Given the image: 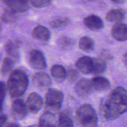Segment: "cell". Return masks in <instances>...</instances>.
Masks as SVG:
<instances>
[{"mask_svg":"<svg viewBox=\"0 0 127 127\" xmlns=\"http://www.w3.org/2000/svg\"><path fill=\"white\" fill-rule=\"evenodd\" d=\"M78 45L79 48L83 52H90L94 49V42L90 37L84 36L79 39Z\"/></svg>","mask_w":127,"mask_h":127,"instance_id":"obj_21","label":"cell"},{"mask_svg":"<svg viewBox=\"0 0 127 127\" xmlns=\"http://www.w3.org/2000/svg\"><path fill=\"white\" fill-rule=\"evenodd\" d=\"M100 110L107 120H112L127 111V91L117 87L111 91L101 104Z\"/></svg>","mask_w":127,"mask_h":127,"instance_id":"obj_1","label":"cell"},{"mask_svg":"<svg viewBox=\"0 0 127 127\" xmlns=\"http://www.w3.org/2000/svg\"><path fill=\"white\" fill-rule=\"evenodd\" d=\"M29 85L28 76L21 69L12 71L9 76L7 88L12 98H18L23 95Z\"/></svg>","mask_w":127,"mask_h":127,"instance_id":"obj_2","label":"cell"},{"mask_svg":"<svg viewBox=\"0 0 127 127\" xmlns=\"http://www.w3.org/2000/svg\"><path fill=\"white\" fill-rule=\"evenodd\" d=\"M32 35L37 40L48 42L50 38V32L44 26H37L32 30Z\"/></svg>","mask_w":127,"mask_h":127,"instance_id":"obj_13","label":"cell"},{"mask_svg":"<svg viewBox=\"0 0 127 127\" xmlns=\"http://www.w3.org/2000/svg\"><path fill=\"white\" fill-rule=\"evenodd\" d=\"M15 62L10 57H6L3 60L2 66H1V73L3 75H7L12 71Z\"/></svg>","mask_w":127,"mask_h":127,"instance_id":"obj_23","label":"cell"},{"mask_svg":"<svg viewBox=\"0 0 127 127\" xmlns=\"http://www.w3.org/2000/svg\"><path fill=\"white\" fill-rule=\"evenodd\" d=\"M111 35L116 40H127V25L123 23L115 24L112 28Z\"/></svg>","mask_w":127,"mask_h":127,"instance_id":"obj_10","label":"cell"},{"mask_svg":"<svg viewBox=\"0 0 127 127\" xmlns=\"http://www.w3.org/2000/svg\"><path fill=\"white\" fill-rule=\"evenodd\" d=\"M17 19L16 14L12 11L7 10L1 16V21L4 23H11Z\"/></svg>","mask_w":127,"mask_h":127,"instance_id":"obj_25","label":"cell"},{"mask_svg":"<svg viewBox=\"0 0 127 127\" xmlns=\"http://www.w3.org/2000/svg\"><path fill=\"white\" fill-rule=\"evenodd\" d=\"M76 67L83 74H88L93 71V59L87 56H84L76 61Z\"/></svg>","mask_w":127,"mask_h":127,"instance_id":"obj_12","label":"cell"},{"mask_svg":"<svg viewBox=\"0 0 127 127\" xmlns=\"http://www.w3.org/2000/svg\"><path fill=\"white\" fill-rule=\"evenodd\" d=\"M5 127H19V125L14 124V123H9L7 125H6V126Z\"/></svg>","mask_w":127,"mask_h":127,"instance_id":"obj_31","label":"cell"},{"mask_svg":"<svg viewBox=\"0 0 127 127\" xmlns=\"http://www.w3.org/2000/svg\"><path fill=\"white\" fill-rule=\"evenodd\" d=\"M39 127H57V122L54 114L45 112L39 119Z\"/></svg>","mask_w":127,"mask_h":127,"instance_id":"obj_15","label":"cell"},{"mask_svg":"<svg viewBox=\"0 0 127 127\" xmlns=\"http://www.w3.org/2000/svg\"><path fill=\"white\" fill-rule=\"evenodd\" d=\"M87 1H89V2H93V1H95V0H87Z\"/></svg>","mask_w":127,"mask_h":127,"instance_id":"obj_36","label":"cell"},{"mask_svg":"<svg viewBox=\"0 0 127 127\" xmlns=\"http://www.w3.org/2000/svg\"><path fill=\"white\" fill-rule=\"evenodd\" d=\"M78 76H79V73H78L76 69H74V68H69L66 71V78L71 83L74 82V81L76 80Z\"/></svg>","mask_w":127,"mask_h":127,"instance_id":"obj_28","label":"cell"},{"mask_svg":"<svg viewBox=\"0 0 127 127\" xmlns=\"http://www.w3.org/2000/svg\"><path fill=\"white\" fill-rule=\"evenodd\" d=\"M9 10L14 13H22L30 8L29 0H2Z\"/></svg>","mask_w":127,"mask_h":127,"instance_id":"obj_6","label":"cell"},{"mask_svg":"<svg viewBox=\"0 0 127 127\" xmlns=\"http://www.w3.org/2000/svg\"><path fill=\"white\" fill-rule=\"evenodd\" d=\"M69 24V19L67 17H57L50 22V26L54 29H61L66 27Z\"/></svg>","mask_w":127,"mask_h":127,"instance_id":"obj_24","label":"cell"},{"mask_svg":"<svg viewBox=\"0 0 127 127\" xmlns=\"http://www.w3.org/2000/svg\"><path fill=\"white\" fill-rule=\"evenodd\" d=\"M32 81L35 85L38 87H47L50 85L51 79L45 72H38L32 77Z\"/></svg>","mask_w":127,"mask_h":127,"instance_id":"obj_18","label":"cell"},{"mask_svg":"<svg viewBox=\"0 0 127 127\" xmlns=\"http://www.w3.org/2000/svg\"><path fill=\"white\" fill-rule=\"evenodd\" d=\"M12 116L16 120H21L26 117L27 114V107L22 99H16L12 102L11 107Z\"/></svg>","mask_w":127,"mask_h":127,"instance_id":"obj_7","label":"cell"},{"mask_svg":"<svg viewBox=\"0 0 127 127\" xmlns=\"http://www.w3.org/2000/svg\"><path fill=\"white\" fill-rule=\"evenodd\" d=\"M124 62H125V65L127 67V53H125V55H124Z\"/></svg>","mask_w":127,"mask_h":127,"instance_id":"obj_34","label":"cell"},{"mask_svg":"<svg viewBox=\"0 0 127 127\" xmlns=\"http://www.w3.org/2000/svg\"><path fill=\"white\" fill-rule=\"evenodd\" d=\"M125 11L122 9H113L107 12L106 19L110 22L121 23L125 19Z\"/></svg>","mask_w":127,"mask_h":127,"instance_id":"obj_17","label":"cell"},{"mask_svg":"<svg viewBox=\"0 0 127 127\" xmlns=\"http://www.w3.org/2000/svg\"><path fill=\"white\" fill-rule=\"evenodd\" d=\"M57 127H73V122L68 114L62 112L59 115Z\"/></svg>","mask_w":127,"mask_h":127,"instance_id":"obj_22","label":"cell"},{"mask_svg":"<svg viewBox=\"0 0 127 127\" xmlns=\"http://www.w3.org/2000/svg\"><path fill=\"white\" fill-rule=\"evenodd\" d=\"M111 1H112L113 2L116 4H122L124 3L125 2V0H110Z\"/></svg>","mask_w":127,"mask_h":127,"instance_id":"obj_32","label":"cell"},{"mask_svg":"<svg viewBox=\"0 0 127 127\" xmlns=\"http://www.w3.org/2000/svg\"><path fill=\"white\" fill-rule=\"evenodd\" d=\"M93 91L91 81L87 79H81L74 86V92L78 96L86 97L91 93Z\"/></svg>","mask_w":127,"mask_h":127,"instance_id":"obj_9","label":"cell"},{"mask_svg":"<svg viewBox=\"0 0 127 127\" xmlns=\"http://www.w3.org/2000/svg\"><path fill=\"white\" fill-rule=\"evenodd\" d=\"M1 24H0V31H1Z\"/></svg>","mask_w":127,"mask_h":127,"instance_id":"obj_37","label":"cell"},{"mask_svg":"<svg viewBox=\"0 0 127 127\" xmlns=\"http://www.w3.org/2000/svg\"><path fill=\"white\" fill-rule=\"evenodd\" d=\"M6 86L3 81H0V99L4 100L6 95Z\"/></svg>","mask_w":127,"mask_h":127,"instance_id":"obj_29","label":"cell"},{"mask_svg":"<svg viewBox=\"0 0 127 127\" xmlns=\"http://www.w3.org/2000/svg\"><path fill=\"white\" fill-rule=\"evenodd\" d=\"M76 119L79 127H97V115L94 108L89 104H83L75 110Z\"/></svg>","mask_w":127,"mask_h":127,"instance_id":"obj_3","label":"cell"},{"mask_svg":"<svg viewBox=\"0 0 127 127\" xmlns=\"http://www.w3.org/2000/svg\"><path fill=\"white\" fill-rule=\"evenodd\" d=\"M7 117L4 115H0V127H2L6 122Z\"/></svg>","mask_w":127,"mask_h":127,"instance_id":"obj_30","label":"cell"},{"mask_svg":"<svg viewBox=\"0 0 127 127\" xmlns=\"http://www.w3.org/2000/svg\"><path fill=\"white\" fill-rule=\"evenodd\" d=\"M50 73L52 77L59 81H63L66 76V71L64 67L60 64L53 65L51 68Z\"/></svg>","mask_w":127,"mask_h":127,"instance_id":"obj_20","label":"cell"},{"mask_svg":"<svg viewBox=\"0 0 127 127\" xmlns=\"http://www.w3.org/2000/svg\"><path fill=\"white\" fill-rule=\"evenodd\" d=\"M52 0H29V3L35 8H42L50 4Z\"/></svg>","mask_w":127,"mask_h":127,"instance_id":"obj_27","label":"cell"},{"mask_svg":"<svg viewBox=\"0 0 127 127\" xmlns=\"http://www.w3.org/2000/svg\"><path fill=\"white\" fill-rule=\"evenodd\" d=\"M84 25L87 28L91 31H99L104 27V22L102 20L94 14H91L84 19Z\"/></svg>","mask_w":127,"mask_h":127,"instance_id":"obj_11","label":"cell"},{"mask_svg":"<svg viewBox=\"0 0 127 127\" xmlns=\"http://www.w3.org/2000/svg\"><path fill=\"white\" fill-rule=\"evenodd\" d=\"M29 65L35 69H43L47 67V62L44 55L41 51L33 49L28 54Z\"/></svg>","mask_w":127,"mask_h":127,"instance_id":"obj_5","label":"cell"},{"mask_svg":"<svg viewBox=\"0 0 127 127\" xmlns=\"http://www.w3.org/2000/svg\"><path fill=\"white\" fill-rule=\"evenodd\" d=\"M64 95L62 92L55 89H50L45 95V108L47 112L56 114L60 110Z\"/></svg>","mask_w":127,"mask_h":127,"instance_id":"obj_4","label":"cell"},{"mask_svg":"<svg viewBox=\"0 0 127 127\" xmlns=\"http://www.w3.org/2000/svg\"><path fill=\"white\" fill-rule=\"evenodd\" d=\"M20 45L19 41L8 40L5 45V51L9 55V57L12 58L14 62H17L19 59V53L17 49Z\"/></svg>","mask_w":127,"mask_h":127,"instance_id":"obj_16","label":"cell"},{"mask_svg":"<svg viewBox=\"0 0 127 127\" xmlns=\"http://www.w3.org/2000/svg\"><path fill=\"white\" fill-rule=\"evenodd\" d=\"M27 110L33 114H37L41 110L43 106V100L42 97L35 93L29 94L26 101Z\"/></svg>","mask_w":127,"mask_h":127,"instance_id":"obj_8","label":"cell"},{"mask_svg":"<svg viewBox=\"0 0 127 127\" xmlns=\"http://www.w3.org/2000/svg\"><path fill=\"white\" fill-rule=\"evenodd\" d=\"M106 63L104 59L100 58H95L93 59V71L92 73L99 76L104 73L106 69Z\"/></svg>","mask_w":127,"mask_h":127,"instance_id":"obj_19","label":"cell"},{"mask_svg":"<svg viewBox=\"0 0 127 127\" xmlns=\"http://www.w3.org/2000/svg\"><path fill=\"white\" fill-rule=\"evenodd\" d=\"M93 89L99 91L108 90L110 88V83L107 78L102 76H96L91 81Z\"/></svg>","mask_w":127,"mask_h":127,"instance_id":"obj_14","label":"cell"},{"mask_svg":"<svg viewBox=\"0 0 127 127\" xmlns=\"http://www.w3.org/2000/svg\"><path fill=\"white\" fill-rule=\"evenodd\" d=\"M3 102L4 100L0 99V113L1 112L2 110V107H3Z\"/></svg>","mask_w":127,"mask_h":127,"instance_id":"obj_33","label":"cell"},{"mask_svg":"<svg viewBox=\"0 0 127 127\" xmlns=\"http://www.w3.org/2000/svg\"><path fill=\"white\" fill-rule=\"evenodd\" d=\"M28 127H39L37 126V125H31V126H29Z\"/></svg>","mask_w":127,"mask_h":127,"instance_id":"obj_35","label":"cell"},{"mask_svg":"<svg viewBox=\"0 0 127 127\" xmlns=\"http://www.w3.org/2000/svg\"><path fill=\"white\" fill-rule=\"evenodd\" d=\"M74 45V41L68 37H63L58 40V45L63 48H71Z\"/></svg>","mask_w":127,"mask_h":127,"instance_id":"obj_26","label":"cell"}]
</instances>
